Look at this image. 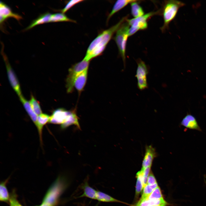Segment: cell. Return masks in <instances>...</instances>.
Instances as JSON below:
<instances>
[{"instance_id": "obj_1", "label": "cell", "mask_w": 206, "mask_h": 206, "mask_svg": "<svg viewBox=\"0 0 206 206\" xmlns=\"http://www.w3.org/2000/svg\"><path fill=\"white\" fill-rule=\"evenodd\" d=\"M127 17H123L116 24L99 34L90 44L83 59L90 61L101 55L114 33L126 20Z\"/></svg>"}, {"instance_id": "obj_2", "label": "cell", "mask_w": 206, "mask_h": 206, "mask_svg": "<svg viewBox=\"0 0 206 206\" xmlns=\"http://www.w3.org/2000/svg\"><path fill=\"white\" fill-rule=\"evenodd\" d=\"M49 123L60 124L62 129L73 125L78 128H80L78 117L75 111H68L62 108H58L53 112L50 116Z\"/></svg>"}, {"instance_id": "obj_3", "label": "cell", "mask_w": 206, "mask_h": 206, "mask_svg": "<svg viewBox=\"0 0 206 206\" xmlns=\"http://www.w3.org/2000/svg\"><path fill=\"white\" fill-rule=\"evenodd\" d=\"M65 181L62 177H58L48 189L39 206H56L66 187Z\"/></svg>"}, {"instance_id": "obj_4", "label": "cell", "mask_w": 206, "mask_h": 206, "mask_svg": "<svg viewBox=\"0 0 206 206\" xmlns=\"http://www.w3.org/2000/svg\"><path fill=\"white\" fill-rule=\"evenodd\" d=\"M185 4L181 1L175 0L166 1L163 9L164 23L161 29L164 31L167 29L169 23L175 17L179 9Z\"/></svg>"}, {"instance_id": "obj_5", "label": "cell", "mask_w": 206, "mask_h": 206, "mask_svg": "<svg viewBox=\"0 0 206 206\" xmlns=\"http://www.w3.org/2000/svg\"><path fill=\"white\" fill-rule=\"evenodd\" d=\"M130 25L126 20L117 31L114 37L120 55L123 61L124 67L125 65L126 45L127 40L129 37L128 31Z\"/></svg>"}, {"instance_id": "obj_6", "label": "cell", "mask_w": 206, "mask_h": 206, "mask_svg": "<svg viewBox=\"0 0 206 206\" xmlns=\"http://www.w3.org/2000/svg\"><path fill=\"white\" fill-rule=\"evenodd\" d=\"M89 64V61L83 59L73 65L69 69L66 80V87L68 93L73 91L76 78L82 72L88 68Z\"/></svg>"}, {"instance_id": "obj_7", "label": "cell", "mask_w": 206, "mask_h": 206, "mask_svg": "<svg viewBox=\"0 0 206 206\" xmlns=\"http://www.w3.org/2000/svg\"><path fill=\"white\" fill-rule=\"evenodd\" d=\"M156 13V12H150L138 17L127 19L126 21L130 26L128 31L129 36L133 35L138 30L146 29L148 27L147 20Z\"/></svg>"}, {"instance_id": "obj_8", "label": "cell", "mask_w": 206, "mask_h": 206, "mask_svg": "<svg viewBox=\"0 0 206 206\" xmlns=\"http://www.w3.org/2000/svg\"><path fill=\"white\" fill-rule=\"evenodd\" d=\"M136 62L137 67L135 77L137 80V87L140 90H142L148 87L147 77L148 68L145 62L141 59L137 60Z\"/></svg>"}, {"instance_id": "obj_9", "label": "cell", "mask_w": 206, "mask_h": 206, "mask_svg": "<svg viewBox=\"0 0 206 206\" xmlns=\"http://www.w3.org/2000/svg\"><path fill=\"white\" fill-rule=\"evenodd\" d=\"M1 54L3 57L7 70L8 78L12 87L19 97L22 95L20 84L17 78L12 69L7 56L4 52V45L2 43Z\"/></svg>"}, {"instance_id": "obj_10", "label": "cell", "mask_w": 206, "mask_h": 206, "mask_svg": "<svg viewBox=\"0 0 206 206\" xmlns=\"http://www.w3.org/2000/svg\"><path fill=\"white\" fill-rule=\"evenodd\" d=\"M0 14L1 24L9 17L14 18L18 21L22 19L21 15L13 13L9 7L1 1L0 4Z\"/></svg>"}, {"instance_id": "obj_11", "label": "cell", "mask_w": 206, "mask_h": 206, "mask_svg": "<svg viewBox=\"0 0 206 206\" xmlns=\"http://www.w3.org/2000/svg\"><path fill=\"white\" fill-rule=\"evenodd\" d=\"M156 156L155 150L151 145L146 146L141 169L151 168L153 161Z\"/></svg>"}, {"instance_id": "obj_12", "label": "cell", "mask_w": 206, "mask_h": 206, "mask_svg": "<svg viewBox=\"0 0 206 206\" xmlns=\"http://www.w3.org/2000/svg\"><path fill=\"white\" fill-rule=\"evenodd\" d=\"M180 125L190 129L202 131L196 118L190 114L187 113L183 118L180 123Z\"/></svg>"}, {"instance_id": "obj_13", "label": "cell", "mask_w": 206, "mask_h": 206, "mask_svg": "<svg viewBox=\"0 0 206 206\" xmlns=\"http://www.w3.org/2000/svg\"><path fill=\"white\" fill-rule=\"evenodd\" d=\"M88 68L81 74L76 78L74 84V87L80 93L83 90L86 82Z\"/></svg>"}, {"instance_id": "obj_14", "label": "cell", "mask_w": 206, "mask_h": 206, "mask_svg": "<svg viewBox=\"0 0 206 206\" xmlns=\"http://www.w3.org/2000/svg\"><path fill=\"white\" fill-rule=\"evenodd\" d=\"M50 116L48 114L42 113L38 116L37 122L35 126L36 127L41 143H42V131L43 126L49 122Z\"/></svg>"}, {"instance_id": "obj_15", "label": "cell", "mask_w": 206, "mask_h": 206, "mask_svg": "<svg viewBox=\"0 0 206 206\" xmlns=\"http://www.w3.org/2000/svg\"><path fill=\"white\" fill-rule=\"evenodd\" d=\"M51 15L52 14L49 12L45 13L41 15L37 18L33 20L24 30H28L39 25L50 22Z\"/></svg>"}, {"instance_id": "obj_16", "label": "cell", "mask_w": 206, "mask_h": 206, "mask_svg": "<svg viewBox=\"0 0 206 206\" xmlns=\"http://www.w3.org/2000/svg\"><path fill=\"white\" fill-rule=\"evenodd\" d=\"M136 0H118L114 3L112 10L108 15L107 21L108 22L110 18L115 13L123 9L129 4L136 1Z\"/></svg>"}, {"instance_id": "obj_17", "label": "cell", "mask_w": 206, "mask_h": 206, "mask_svg": "<svg viewBox=\"0 0 206 206\" xmlns=\"http://www.w3.org/2000/svg\"><path fill=\"white\" fill-rule=\"evenodd\" d=\"M161 204L172 205L166 201L163 198L158 200L144 199L142 200H139L136 204L133 206H153Z\"/></svg>"}, {"instance_id": "obj_18", "label": "cell", "mask_w": 206, "mask_h": 206, "mask_svg": "<svg viewBox=\"0 0 206 206\" xmlns=\"http://www.w3.org/2000/svg\"><path fill=\"white\" fill-rule=\"evenodd\" d=\"M19 98L28 115L35 125L37 122L38 116L36 114L33 110L30 103L22 95L20 96Z\"/></svg>"}, {"instance_id": "obj_19", "label": "cell", "mask_w": 206, "mask_h": 206, "mask_svg": "<svg viewBox=\"0 0 206 206\" xmlns=\"http://www.w3.org/2000/svg\"><path fill=\"white\" fill-rule=\"evenodd\" d=\"M82 188L83 190V193L78 198L86 197L92 199H96L97 191L90 187L87 181L82 186Z\"/></svg>"}, {"instance_id": "obj_20", "label": "cell", "mask_w": 206, "mask_h": 206, "mask_svg": "<svg viewBox=\"0 0 206 206\" xmlns=\"http://www.w3.org/2000/svg\"><path fill=\"white\" fill-rule=\"evenodd\" d=\"M136 181L135 186V199H138L140 193L143 189V171L141 169L136 174Z\"/></svg>"}, {"instance_id": "obj_21", "label": "cell", "mask_w": 206, "mask_h": 206, "mask_svg": "<svg viewBox=\"0 0 206 206\" xmlns=\"http://www.w3.org/2000/svg\"><path fill=\"white\" fill-rule=\"evenodd\" d=\"M96 199L100 202H118L127 204L125 203L116 199L109 195L99 191H97Z\"/></svg>"}, {"instance_id": "obj_22", "label": "cell", "mask_w": 206, "mask_h": 206, "mask_svg": "<svg viewBox=\"0 0 206 206\" xmlns=\"http://www.w3.org/2000/svg\"><path fill=\"white\" fill-rule=\"evenodd\" d=\"M138 0L132 2L130 3L131 13L134 18L142 16L144 14L142 8L139 5Z\"/></svg>"}, {"instance_id": "obj_23", "label": "cell", "mask_w": 206, "mask_h": 206, "mask_svg": "<svg viewBox=\"0 0 206 206\" xmlns=\"http://www.w3.org/2000/svg\"><path fill=\"white\" fill-rule=\"evenodd\" d=\"M8 180L3 181L0 185V200L4 202H9L10 197L6 184Z\"/></svg>"}, {"instance_id": "obj_24", "label": "cell", "mask_w": 206, "mask_h": 206, "mask_svg": "<svg viewBox=\"0 0 206 206\" xmlns=\"http://www.w3.org/2000/svg\"><path fill=\"white\" fill-rule=\"evenodd\" d=\"M68 21L76 23L75 21L68 17L64 13H57L52 14L50 22Z\"/></svg>"}, {"instance_id": "obj_25", "label": "cell", "mask_w": 206, "mask_h": 206, "mask_svg": "<svg viewBox=\"0 0 206 206\" xmlns=\"http://www.w3.org/2000/svg\"><path fill=\"white\" fill-rule=\"evenodd\" d=\"M158 186L157 183L152 185L146 184L143 189L142 193L139 200H143L147 198L153 191Z\"/></svg>"}, {"instance_id": "obj_26", "label": "cell", "mask_w": 206, "mask_h": 206, "mask_svg": "<svg viewBox=\"0 0 206 206\" xmlns=\"http://www.w3.org/2000/svg\"><path fill=\"white\" fill-rule=\"evenodd\" d=\"M29 103L33 110L37 115L38 116L42 113L39 102L32 95H31Z\"/></svg>"}, {"instance_id": "obj_27", "label": "cell", "mask_w": 206, "mask_h": 206, "mask_svg": "<svg viewBox=\"0 0 206 206\" xmlns=\"http://www.w3.org/2000/svg\"><path fill=\"white\" fill-rule=\"evenodd\" d=\"M163 198L161 189L158 186L153 191L148 197L145 199L158 200Z\"/></svg>"}, {"instance_id": "obj_28", "label": "cell", "mask_w": 206, "mask_h": 206, "mask_svg": "<svg viewBox=\"0 0 206 206\" xmlns=\"http://www.w3.org/2000/svg\"><path fill=\"white\" fill-rule=\"evenodd\" d=\"M9 202V206H23L18 200L17 195L14 190L11 193Z\"/></svg>"}, {"instance_id": "obj_29", "label": "cell", "mask_w": 206, "mask_h": 206, "mask_svg": "<svg viewBox=\"0 0 206 206\" xmlns=\"http://www.w3.org/2000/svg\"><path fill=\"white\" fill-rule=\"evenodd\" d=\"M83 1L84 0H72L70 1L67 3L64 7L60 11L62 13H64L74 5Z\"/></svg>"}, {"instance_id": "obj_30", "label": "cell", "mask_w": 206, "mask_h": 206, "mask_svg": "<svg viewBox=\"0 0 206 206\" xmlns=\"http://www.w3.org/2000/svg\"><path fill=\"white\" fill-rule=\"evenodd\" d=\"M141 169L143 171V182L144 187L147 184L148 178L151 171V168L149 167Z\"/></svg>"}, {"instance_id": "obj_31", "label": "cell", "mask_w": 206, "mask_h": 206, "mask_svg": "<svg viewBox=\"0 0 206 206\" xmlns=\"http://www.w3.org/2000/svg\"><path fill=\"white\" fill-rule=\"evenodd\" d=\"M157 183L156 179L152 173L150 171L148 177L147 184L149 185H152Z\"/></svg>"}, {"instance_id": "obj_32", "label": "cell", "mask_w": 206, "mask_h": 206, "mask_svg": "<svg viewBox=\"0 0 206 206\" xmlns=\"http://www.w3.org/2000/svg\"></svg>"}]
</instances>
